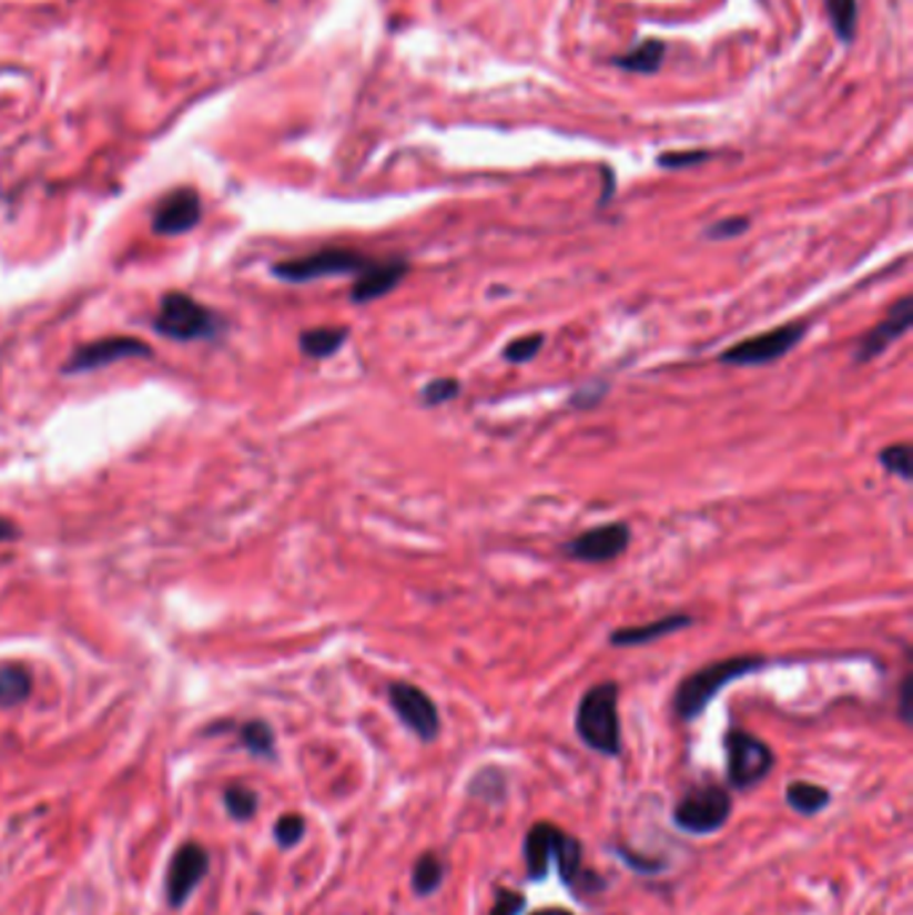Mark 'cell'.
<instances>
[{
    "label": "cell",
    "mask_w": 913,
    "mask_h": 915,
    "mask_svg": "<svg viewBox=\"0 0 913 915\" xmlns=\"http://www.w3.org/2000/svg\"><path fill=\"white\" fill-rule=\"evenodd\" d=\"M767 664L763 657H729L721 661H712V664L699 667L697 672L686 674V678L676 688V699H672V706H676V715L691 723V720L702 715L708 710L712 699L721 693V688H727L734 680L744 678V674L759 672L761 667Z\"/></svg>",
    "instance_id": "1"
},
{
    "label": "cell",
    "mask_w": 913,
    "mask_h": 915,
    "mask_svg": "<svg viewBox=\"0 0 913 915\" xmlns=\"http://www.w3.org/2000/svg\"><path fill=\"white\" fill-rule=\"evenodd\" d=\"M576 733L589 750L606 758H619L621 752V720H619V685H592L581 697L576 710Z\"/></svg>",
    "instance_id": "2"
},
{
    "label": "cell",
    "mask_w": 913,
    "mask_h": 915,
    "mask_svg": "<svg viewBox=\"0 0 913 915\" xmlns=\"http://www.w3.org/2000/svg\"><path fill=\"white\" fill-rule=\"evenodd\" d=\"M373 257L362 255L356 250H346V246H327V250L311 252V255L282 260L274 265V276L290 284H306L316 282V278L327 276H359Z\"/></svg>",
    "instance_id": "3"
},
{
    "label": "cell",
    "mask_w": 913,
    "mask_h": 915,
    "mask_svg": "<svg viewBox=\"0 0 913 915\" xmlns=\"http://www.w3.org/2000/svg\"><path fill=\"white\" fill-rule=\"evenodd\" d=\"M731 816V795L721 784H702L689 790L672 809V822L689 835H710L727 827Z\"/></svg>",
    "instance_id": "4"
},
{
    "label": "cell",
    "mask_w": 913,
    "mask_h": 915,
    "mask_svg": "<svg viewBox=\"0 0 913 915\" xmlns=\"http://www.w3.org/2000/svg\"><path fill=\"white\" fill-rule=\"evenodd\" d=\"M155 329L161 335L174 337V340H202V337L217 335L220 319L215 311L206 308L204 303L193 301L185 292H170L159 305Z\"/></svg>",
    "instance_id": "5"
},
{
    "label": "cell",
    "mask_w": 913,
    "mask_h": 915,
    "mask_svg": "<svg viewBox=\"0 0 913 915\" xmlns=\"http://www.w3.org/2000/svg\"><path fill=\"white\" fill-rule=\"evenodd\" d=\"M723 748H727V776L734 790H753L772 774V748L750 731L731 729L723 739Z\"/></svg>",
    "instance_id": "6"
},
{
    "label": "cell",
    "mask_w": 913,
    "mask_h": 915,
    "mask_svg": "<svg viewBox=\"0 0 913 915\" xmlns=\"http://www.w3.org/2000/svg\"><path fill=\"white\" fill-rule=\"evenodd\" d=\"M807 335V324L793 322L782 324V327L769 329V333L753 335L748 340L734 343L721 354V362L729 367H761L772 365V362L782 359V356L793 352Z\"/></svg>",
    "instance_id": "7"
},
{
    "label": "cell",
    "mask_w": 913,
    "mask_h": 915,
    "mask_svg": "<svg viewBox=\"0 0 913 915\" xmlns=\"http://www.w3.org/2000/svg\"><path fill=\"white\" fill-rule=\"evenodd\" d=\"M388 704L394 715L403 720L407 731H413L420 742H434L439 736V710L426 691L410 683L388 685Z\"/></svg>",
    "instance_id": "8"
},
{
    "label": "cell",
    "mask_w": 913,
    "mask_h": 915,
    "mask_svg": "<svg viewBox=\"0 0 913 915\" xmlns=\"http://www.w3.org/2000/svg\"><path fill=\"white\" fill-rule=\"evenodd\" d=\"M632 530L627 522H606L600 528L585 530L581 536L571 538L566 543V555L576 562H587V565H603L613 562L617 557H621L630 547Z\"/></svg>",
    "instance_id": "9"
},
{
    "label": "cell",
    "mask_w": 913,
    "mask_h": 915,
    "mask_svg": "<svg viewBox=\"0 0 913 915\" xmlns=\"http://www.w3.org/2000/svg\"><path fill=\"white\" fill-rule=\"evenodd\" d=\"M210 873V854L202 843H183L177 852L172 854L170 867H166V899L172 907H183L193 888L204 881Z\"/></svg>",
    "instance_id": "10"
},
{
    "label": "cell",
    "mask_w": 913,
    "mask_h": 915,
    "mask_svg": "<svg viewBox=\"0 0 913 915\" xmlns=\"http://www.w3.org/2000/svg\"><path fill=\"white\" fill-rule=\"evenodd\" d=\"M199 220H202V196L193 187H177L155 204L153 231L161 236H180L196 228Z\"/></svg>",
    "instance_id": "11"
},
{
    "label": "cell",
    "mask_w": 913,
    "mask_h": 915,
    "mask_svg": "<svg viewBox=\"0 0 913 915\" xmlns=\"http://www.w3.org/2000/svg\"><path fill=\"white\" fill-rule=\"evenodd\" d=\"M129 356H151V348L138 337H102V340L81 346L73 354V359L64 365L68 373H89V369H100L113 365V362L129 359Z\"/></svg>",
    "instance_id": "12"
},
{
    "label": "cell",
    "mask_w": 913,
    "mask_h": 915,
    "mask_svg": "<svg viewBox=\"0 0 913 915\" xmlns=\"http://www.w3.org/2000/svg\"><path fill=\"white\" fill-rule=\"evenodd\" d=\"M913 322V308H911V297H900V301L892 305V311L886 314L884 322H879L876 327L868 329L858 346V362H871L876 356H882L892 343L900 340L905 333L911 329Z\"/></svg>",
    "instance_id": "13"
},
{
    "label": "cell",
    "mask_w": 913,
    "mask_h": 915,
    "mask_svg": "<svg viewBox=\"0 0 913 915\" xmlns=\"http://www.w3.org/2000/svg\"><path fill=\"white\" fill-rule=\"evenodd\" d=\"M407 271L410 265L405 260H373L359 276H356L354 289H352V301L365 305L378 301V297L388 295L405 282Z\"/></svg>",
    "instance_id": "14"
},
{
    "label": "cell",
    "mask_w": 913,
    "mask_h": 915,
    "mask_svg": "<svg viewBox=\"0 0 913 915\" xmlns=\"http://www.w3.org/2000/svg\"><path fill=\"white\" fill-rule=\"evenodd\" d=\"M562 830L552 822H536L523 838V860H526V870L530 881H544L549 873V865L555 860V848H558Z\"/></svg>",
    "instance_id": "15"
},
{
    "label": "cell",
    "mask_w": 913,
    "mask_h": 915,
    "mask_svg": "<svg viewBox=\"0 0 913 915\" xmlns=\"http://www.w3.org/2000/svg\"><path fill=\"white\" fill-rule=\"evenodd\" d=\"M694 624V619L686 613H670L662 616V619L649 621V624H638V627H621L617 632H611L608 642L617 648H635V645H649L653 640H662L667 634H676L681 629Z\"/></svg>",
    "instance_id": "16"
},
{
    "label": "cell",
    "mask_w": 913,
    "mask_h": 915,
    "mask_svg": "<svg viewBox=\"0 0 913 915\" xmlns=\"http://www.w3.org/2000/svg\"><path fill=\"white\" fill-rule=\"evenodd\" d=\"M665 54H667V43L662 41V38H649V41H643L640 47H632L630 51H625V54L613 57L611 64H617V68L625 70V73L651 75L662 68Z\"/></svg>",
    "instance_id": "17"
},
{
    "label": "cell",
    "mask_w": 913,
    "mask_h": 915,
    "mask_svg": "<svg viewBox=\"0 0 913 915\" xmlns=\"http://www.w3.org/2000/svg\"><path fill=\"white\" fill-rule=\"evenodd\" d=\"M445 875H448V865L437 852H426L420 854L413 865L410 873V886L416 897H432L434 892H439V886L445 884Z\"/></svg>",
    "instance_id": "18"
},
{
    "label": "cell",
    "mask_w": 913,
    "mask_h": 915,
    "mask_svg": "<svg viewBox=\"0 0 913 915\" xmlns=\"http://www.w3.org/2000/svg\"><path fill=\"white\" fill-rule=\"evenodd\" d=\"M348 329L346 327H316L306 329L301 335V352L311 356V359H327V356L338 354L341 346L346 343Z\"/></svg>",
    "instance_id": "19"
},
{
    "label": "cell",
    "mask_w": 913,
    "mask_h": 915,
    "mask_svg": "<svg viewBox=\"0 0 913 915\" xmlns=\"http://www.w3.org/2000/svg\"><path fill=\"white\" fill-rule=\"evenodd\" d=\"M32 691V674L22 664L0 667V706H17L28 702Z\"/></svg>",
    "instance_id": "20"
},
{
    "label": "cell",
    "mask_w": 913,
    "mask_h": 915,
    "mask_svg": "<svg viewBox=\"0 0 913 915\" xmlns=\"http://www.w3.org/2000/svg\"><path fill=\"white\" fill-rule=\"evenodd\" d=\"M785 797H788V806L804 816L820 814V811L831 803V793H828L825 787H820V784H812V782H790L785 790Z\"/></svg>",
    "instance_id": "21"
},
{
    "label": "cell",
    "mask_w": 913,
    "mask_h": 915,
    "mask_svg": "<svg viewBox=\"0 0 913 915\" xmlns=\"http://www.w3.org/2000/svg\"><path fill=\"white\" fill-rule=\"evenodd\" d=\"M828 17H831V28L844 43H852L858 35V17L860 6L858 0H825Z\"/></svg>",
    "instance_id": "22"
},
{
    "label": "cell",
    "mask_w": 913,
    "mask_h": 915,
    "mask_svg": "<svg viewBox=\"0 0 913 915\" xmlns=\"http://www.w3.org/2000/svg\"><path fill=\"white\" fill-rule=\"evenodd\" d=\"M239 736H242V744L252 752V755L274 758V752H276L274 731H271V725L263 723V720H250V723H244L242 729H239Z\"/></svg>",
    "instance_id": "23"
},
{
    "label": "cell",
    "mask_w": 913,
    "mask_h": 915,
    "mask_svg": "<svg viewBox=\"0 0 913 915\" xmlns=\"http://www.w3.org/2000/svg\"><path fill=\"white\" fill-rule=\"evenodd\" d=\"M257 803H261V797H257V793H252V790H247V787H229V790H225V809H229V814L233 816V820L250 822L252 816H255Z\"/></svg>",
    "instance_id": "24"
},
{
    "label": "cell",
    "mask_w": 913,
    "mask_h": 915,
    "mask_svg": "<svg viewBox=\"0 0 913 915\" xmlns=\"http://www.w3.org/2000/svg\"><path fill=\"white\" fill-rule=\"evenodd\" d=\"M879 464H882L890 474H897L903 482H911L913 471H911V445L909 443L884 447V450L879 453Z\"/></svg>",
    "instance_id": "25"
},
{
    "label": "cell",
    "mask_w": 913,
    "mask_h": 915,
    "mask_svg": "<svg viewBox=\"0 0 913 915\" xmlns=\"http://www.w3.org/2000/svg\"><path fill=\"white\" fill-rule=\"evenodd\" d=\"M458 394H461V383L456 378H434L420 388V399L429 407H439L445 405V401H453Z\"/></svg>",
    "instance_id": "26"
},
{
    "label": "cell",
    "mask_w": 913,
    "mask_h": 915,
    "mask_svg": "<svg viewBox=\"0 0 913 915\" xmlns=\"http://www.w3.org/2000/svg\"><path fill=\"white\" fill-rule=\"evenodd\" d=\"M544 346V335H523L515 337L507 348H504V359L511 362V365H526V362L534 359L536 354L541 352Z\"/></svg>",
    "instance_id": "27"
},
{
    "label": "cell",
    "mask_w": 913,
    "mask_h": 915,
    "mask_svg": "<svg viewBox=\"0 0 913 915\" xmlns=\"http://www.w3.org/2000/svg\"><path fill=\"white\" fill-rule=\"evenodd\" d=\"M306 835V820L301 814H284L280 822L274 824V838L282 848H295Z\"/></svg>",
    "instance_id": "28"
},
{
    "label": "cell",
    "mask_w": 913,
    "mask_h": 915,
    "mask_svg": "<svg viewBox=\"0 0 913 915\" xmlns=\"http://www.w3.org/2000/svg\"><path fill=\"white\" fill-rule=\"evenodd\" d=\"M748 228H750L748 217H727V220H718V223H712L710 228L704 231V236H708L710 242H729V238L742 236V233Z\"/></svg>",
    "instance_id": "29"
},
{
    "label": "cell",
    "mask_w": 913,
    "mask_h": 915,
    "mask_svg": "<svg viewBox=\"0 0 913 915\" xmlns=\"http://www.w3.org/2000/svg\"><path fill=\"white\" fill-rule=\"evenodd\" d=\"M712 153L708 151H683V153H662L659 155V166L665 169H686L710 161Z\"/></svg>",
    "instance_id": "30"
},
{
    "label": "cell",
    "mask_w": 913,
    "mask_h": 915,
    "mask_svg": "<svg viewBox=\"0 0 913 915\" xmlns=\"http://www.w3.org/2000/svg\"><path fill=\"white\" fill-rule=\"evenodd\" d=\"M526 897H523L520 892H498V897H496V905L490 907V913L488 915H523V911H526Z\"/></svg>",
    "instance_id": "31"
},
{
    "label": "cell",
    "mask_w": 913,
    "mask_h": 915,
    "mask_svg": "<svg viewBox=\"0 0 913 915\" xmlns=\"http://www.w3.org/2000/svg\"><path fill=\"white\" fill-rule=\"evenodd\" d=\"M621 860H625L627 867L638 870V873H657V870H662L665 865L657 860H643V856H635L632 852H627V848H617Z\"/></svg>",
    "instance_id": "32"
},
{
    "label": "cell",
    "mask_w": 913,
    "mask_h": 915,
    "mask_svg": "<svg viewBox=\"0 0 913 915\" xmlns=\"http://www.w3.org/2000/svg\"><path fill=\"white\" fill-rule=\"evenodd\" d=\"M900 718L903 723H911V674H905L900 685Z\"/></svg>",
    "instance_id": "33"
},
{
    "label": "cell",
    "mask_w": 913,
    "mask_h": 915,
    "mask_svg": "<svg viewBox=\"0 0 913 915\" xmlns=\"http://www.w3.org/2000/svg\"><path fill=\"white\" fill-rule=\"evenodd\" d=\"M11 536H17L14 525H11L9 519H3V517H0V541H6V538H11Z\"/></svg>",
    "instance_id": "34"
},
{
    "label": "cell",
    "mask_w": 913,
    "mask_h": 915,
    "mask_svg": "<svg viewBox=\"0 0 913 915\" xmlns=\"http://www.w3.org/2000/svg\"><path fill=\"white\" fill-rule=\"evenodd\" d=\"M530 915H574V913L566 911V907H544V911H536Z\"/></svg>",
    "instance_id": "35"
}]
</instances>
